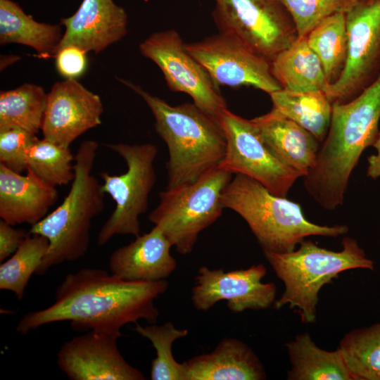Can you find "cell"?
I'll return each instance as SVG.
<instances>
[{"label": "cell", "mask_w": 380, "mask_h": 380, "mask_svg": "<svg viewBox=\"0 0 380 380\" xmlns=\"http://www.w3.org/2000/svg\"><path fill=\"white\" fill-rule=\"evenodd\" d=\"M28 234L23 229H15L8 222L0 220V262L10 258L20 246Z\"/></svg>", "instance_id": "obj_34"}, {"label": "cell", "mask_w": 380, "mask_h": 380, "mask_svg": "<svg viewBox=\"0 0 380 380\" xmlns=\"http://www.w3.org/2000/svg\"><path fill=\"white\" fill-rule=\"evenodd\" d=\"M168 288L165 279L128 281L96 268L68 274L49 307L29 312L15 327L18 333L53 322H69L77 331H101L122 336L120 329L139 319L156 324L159 312L154 301Z\"/></svg>", "instance_id": "obj_1"}, {"label": "cell", "mask_w": 380, "mask_h": 380, "mask_svg": "<svg viewBox=\"0 0 380 380\" xmlns=\"http://www.w3.org/2000/svg\"><path fill=\"white\" fill-rule=\"evenodd\" d=\"M26 172L23 175L0 163V217L13 226L37 223L58 197L55 186Z\"/></svg>", "instance_id": "obj_18"}, {"label": "cell", "mask_w": 380, "mask_h": 380, "mask_svg": "<svg viewBox=\"0 0 380 380\" xmlns=\"http://www.w3.org/2000/svg\"><path fill=\"white\" fill-rule=\"evenodd\" d=\"M106 146L123 158L127 171L121 175L99 173L103 192L115 203L111 215L97 235V244L103 246L115 235H140L139 217L148 208V198L156 182L153 166L157 146L151 143L107 144Z\"/></svg>", "instance_id": "obj_7"}, {"label": "cell", "mask_w": 380, "mask_h": 380, "mask_svg": "<svg viewBox=\"0 0 380 380\" xmlns=\"http://www.w3.org/2000/svg\"><path fill=\"white\" fill-rule=\"evenodd\" d=\"M307 39L322 64L329 85L334 83L344 69L348 55L346 13L324 19L310 30Z\"/></svg>", "instance_id": "obj_26"}, {"label": "cell", "mask_w": 380, "mask_h": 380, "mask_svg": "<svg viewBox=\"0 0 380 380\" xmlns=\"http://www.w3.org/2000/svg\"><path fill=\"white\" fill-rule=\"evenodd\" d=\"M75 156L65 147L45 139H37L26 154L27 169L53 186L68 185L75 178Z\"/></svg>", "instance_id": "obj_29"}, {"label": "cell", "mask_w": 380, "mask_h": 380, "mask_svg": "<svg viewBox=\"0 0 380 380\" xmlns=\"http://www.w3.org/2000/svg\"><path fill=\"white\" fill-rule=\"evenodd\" d=\"M272 73L282 89L293 91H324L329 85L322 64L308 44L298 37L271 62Z\"/></svg>", "instance_id": "obj_22"}, {"label": "cell", "mask_w": 380, "mask_h": 380, "mask_svg": "<svg viewBox=\"0 0 380 380\" xmlns=\"http://www.w3.org/2000/svg\"><path fill=\"white\" fill-rule=\"evenodd\" d=\"M232 179V173L217 166L191 184L166 188L159 192V203L148 220L179 253L189 254L200 232L221 216V195Z\"/></svg>", "instance_id": "obj_6"}, {"label": "cell", "mask_w": 380, "mask_h": 380, "mask_svg": "<svg viewBox=\"0 0 380 380\" xmlns=\"http://www.w3.org/2000/svg\"><path fill=\"white\" fill-rule=\"evenodd\" d=\"M172 246L161 229L155 226L149 232L115 250L109 258V269L112 274L128 281L165 279L177 267L170 254Z\"/></svg>", "instance_id": "obj_17"}, {"label": "cell", "mask_w": 380, "mask_h": 380, "mask_svg": "<svg viewBox=\"0 0 380 380\" xmlns=\"http://www.w3.org/2000/svg\"><path fill=\"white\" fill-rule=\"evenodd\" d=\"M134 330L148 339L156 350V357L151 366V379L185 380L182 363L174 358L172 347L176 340L187 336V329H177L168 322L162 325L150 324L145 327L136 323Z\"/></svg>", "instance_id": "obj_30"}, {"label": "cell", "mask_w": 380, "mask_h": 380, "mask_svg": "<svg viewBox=\"0 0 380 380\" xmlns=\"http://www.w3.org/2000/svg\"><path fill=\"white\" fill-rule=\"evenodd\" d=\"M37 139L35 134L21 129L0 131V163L22 174L27 170V151Z\"/></svg>", "instance_id": "obj_32"}, {"label": "cell", "mask_w": 380, "mask_h": 380, "mask_svg": "<svg viewBox=\"0 0 380 380\" xmlns=\"http://www.w3.org/2000/svg\"><path fill=\"white\" fill-rule=\"evenodd\" d=\"M343 248L333 251L318 246L311 240H303L299 248L289 253L263 251L284 291L274 307L279 310L288 305L296 308L304 323L316 321L318 294L322 287L332 281L342 272L353 269L374 270V262L357 241L342 240Z\"/></svg>", "instance_id": "obj_5"}, {"label": "cell", "mask_w": 380, "mask_h": 380, "mask_svg": "<svg viewBox=\"0 0 380 380\" xmlns=\"http://www.w3.org/2000/svg\"><path fill=\"white\" fill-rule=\"evenodd\" d=\"M100 96L77 80L56 82L47 94L41 130L43 137L65 147L101 123Z\"/></svg>", "instance_id": "obj_15"}, {"label": "cell", "mask_w": 380, "mask_h": 380, "mask_svg": "<svg viewBox=\"0 0 380 380\" xmlns=\"http://www.w3.org/2000/svg\"><path fill=\"white\" fill-rule=\"evenodd\" d=\"M120 336L90 330L65 342L57 353V365L70 380H144L142 372L120 353Z\"/></svg>", "instance_id": "obj_14"}, {"label": "cell", "mask_w": 380, "mask_h": 380, "mask_svg": "<svg viewBox=\"0 0 380 380\" xmlns=\"http://www.w3.org/2000/svg\"><path fill=\"white\" fill-rule=\"evenodd\" d=\"M338 348L353 380H380V322L348 332Z\"/></svg>", "instance_id": "obj_27"}, {"label": "cell", "mask_w": 380, "mask_h": 380, "mask_svg": "<svg viewBox=\"0 0 380 380\" xmlns=\"http://www.w3.org/2000/svg\"><path fill=\"white\" fill-rule=\"evenodd\" d=\"M226 138V152L218 165L232 175L241 174L264 186L271 194L286 197L301 177L277 160L260 139L251 120L224 109L220 118Z\"/></svg>", "instance_id": "obj_11"}, {"label": "cell", "mask_w": 380, "mask_h": 380, "mask_svg": "<svg viewBox=\"0 0 380 380\" xmlns=\"http://www.w3.org/2000/svg\"><path fill=\"white\" fill-rule=\"evenodd\" d=\"M372 146L376 149L377 153L369 156L367 158L368 167L367 170V176L375 179L380 177V132Z\"/></svg>", "instance_id": "obj_35"}, {"label": "cell", "mask_w": 380, "mask_h": 380, "mask_svg": "<svg viewBox=\"0 0 380 380\" xmlns=\"http://www.w3.org/2000/svg\"><path fill=\"white\" fill-rule=\"evenodd\" d=\"M292 18L298 37L307 36L326 18L346 13L355 0H279Z\"/></svg>", "instance_id": "obj_31"}, {"label": "cell", "mask_w": 380, "mask_h": 380, "mask_svg": "<svg viewBox=\"0 0 380 380\" xmlns=\"http://www.w3.org/2000/svg\"><path fill=\"white\" fill-rule=\"evenodd\" d=\"M185 380H262L264 367L253 350L234 338L222 339L210 353L182 363Z\"/></svg>", "instance_id": "obj_20"}, {"label": "cell", "mask_w": 380, "mask_h": 380, "mask_svg": "<svg viewBox=\"0 0 380 380\" xmlns=\"http://www.w3.org/2000/svg\"><path fill=\"white\" fill-rule=\"evenodd\" d=\"M273 108L322 142L330 126L332 103L324 91H293L281 89L270 94Z\"/></svg>", "instance_id": "obj_24"}, {"label": "cell", "mask_w": 380, "mask_h": 380, "mask_svg": "<svg viewBox=\"0 0 380 380\" xmlns=\"http://www.w3.org/2000/svg\"><path fill=\"white\" fill-rule=\"evenodd\" d=\"M266 273L262 264L229 272L202 266L192 289V303L201 311L208 310L222 300L233 312L267 309L275 301L277 287L274 283L262 282Z\"/></svg>", "instance_id": "obj_13"}, {"label": "cell", "mask_w": 380, "mask_h": 380, "mask_svg": "<svg viewBox=\"0 0 380 380\" xmlns=\"http://www.w3.org/2000/svg\"><path fill=\"white\" fill-rule=\"evenodd\" d=\"M63 34L61 25L39 23L11 0H0V44L34 49L42 58L54 57Z\"/></svg>", "instance_id": "obj_21"}, {"label": "cell", "mask_w": 380, "mask_h": 380, "mask_svg": "<svg viewBox=\"0 0 380 380\" xmlns=\"http://www.w3.org/2000/svg\"><path fill=\"white\" fill-rule=\"evenodd\" d=\"M118 80L139 95L153 115L155 129L168 149L167 189L191 184L218 166L227 145L220 120L194 103L172 106L137 84Z\"/></svg>", "instance_id": "obj_2"}, {"label": "cell", "mask_w": 380, "mask_h": 380, "mask_svg": "<svg viewBox=\"0 0 380 380\" xmlns=\"http://www.w3.org/2000/svg\"><path fill=\"white\" fill-rule=\"evenodd\" d=\"M87 53L85 51L73 45L60 48L54 56L58 72L65 80H77L80 77L87 68Z\"/></svg>", "instance_id": "obj_33"}, {"label": "cell", "mask_w": 380, "mask_h": 380, "mask_svg": "<svg viewBox=\"0 0 380 380\" xmlns=\"http://www.w3.org/2000/svg\"><path fill=\"white\" fill-rule=\"evenodd\" d=\"M184 46L218 86H251L269 94L282 89L271 61L232 34L218 32Z\"/></svg>", "instance_id": "obj_12"}, {"label": "cell", "mask_w": 380, "mask_h": 380, "mask_svg": "<svg viewBox=\"0 0 380 380\" xmlns=\"http://www.w3.org/2000/svg\"><path fill=\"white\" fill-rule=\"evenodd\" d=\"M348 55L344 69L324 90L331 103H344L380 75V0H355L346 12Z\"/></svg>", "instance_id": "obj_9"}, {"label": "cell", "mask_w": 380, "mask_h": 380, "mask_svg": "<svg viewBox=\"0 0 380 380\" xmlns=\"http://www.w3.org/2000/svg\"><path fill=\"white\" fill-rule=\"evenodd\" d=\"M98 143L82 141L75 156V178L63 202L28 233L45 236L48 251L35 274L43 275L51 267L83 257L90 242L92 220L105 208V193L92 174Z\"/></svg>", "instance_id": "obj_3"}, {"label": "cell", "mask_w": 380, "mask_h": 380, "mask_svg": "<svg viewBox=\"0 0 380 380\" xmlns=\"http://www.w3.org/2000/svg\"><path fill=\"white\" fill-rule=\"evenodd\" d=\"M127 24L126 11L113 0H83L72 15L61 20L65 32L58 49L73 45L99 53L126 35Z\"/></svg>", "instance_id": "obj_16"}, {"label": "cell", "mask_w": 380, "mask_h": 380, "mask_svg": "<svg viewBox=\"0 0 380 380\" xmlns=\"http://www.w3.org/2000/svg\"><path fill=\"white\" fill-rule=\"evenodd\" d=\"M49 246L45 236L28 233L18 249L1 262L0 289L11 291L21 300L32 274L39 267Z\"/></svg>", "instance_id": "obj_28"}, {"label": "cell", "mask_w": 380, "mask_h": 380, "mask_svg": "<svg viewBox=\"0 0 380 380\" xmlns=\"http://www.w3.org/2000/svg\"><path fill=\"white\" fill-rule=\"evenodd\" d=\"M47 94L26 83L0 92V131L18 128L37 135L41 130Z\"/></svg>", "instance_id": "obj_25"}, {"label": "cell", "mask_w": 380, "mask_h": 380, "mask_svg": "<svg viewBox=\"0 0 380 380\" xmlns=\"http://www.w3.org/2000/svg\"><path fill=\"white\" fill-rule=\"evenodd\" d=\"M219 32L232 34L270 61L298 37L292 18L279 0H215Z\"/></svg>", "instance_id": "obj_8"}, {"label": "cell", "mask_w": 380, "mask_h": 380, "mask_svg": "<svg viewBox=\"0 0 380 380\" xmlns=\"http://www.w3.org/2000/svg\"><path fill=\"white\" fill-rule=\"evenodd\" d=\"M221 203L246 222L263 251L289 253L308 236L337 237L348 232L347 225L310 222L298 203L271 194L241 174L235 175L226 186Z\"/></svg>", "instance_id": "obj_4"}, {"label": "cell", "mask_w": 380, "mask_h": 380, "mask_svg": "<svg viewBox=\"0 0 380 380\" xmlns=\"http://www.w3.org/2000/svg\"><path fill=\"white\" fill-rule=\"evenodd\" d=\"M270 152L281 163L305 177L314 167L319 141L276 108L251 120Z\"/></svg>", "instance_id": "obj_19"}, {"label": "cell", "mask_w": 380, "mask_h": 380, "mask_svg": "<svg viewBox=\"0 0 380 380\" xmlns=\"http://www.w3.org/2000/svg\"><path fill=\"white\" fill-rule=\"evenodd\" d=\"M291 362L289 380H353L339 348H319L308 333L298 335L286 344Z\"/></svg>", "instance_id": "obj_23"}, {"label": "cell", "mask_w": 380, "mask_h": 380, "mask_svg": "<svg viewBox=\"0 0 380 380\" xmlns=\"http://www.w3.org/2000/svg\"><path fill=\"white\" fill-rule=\"evenodd\" d=\"M184 45L176 30H167L153 32L139 49L159 67L171 91L188 94L195 105L220 120L227 106L219 86Z\"/></svg>", "instance_id": "obj_10"}]
</instances>
